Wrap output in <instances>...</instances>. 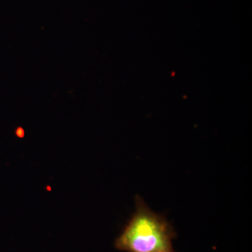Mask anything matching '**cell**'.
<instances>
[{"mask_svg": "<svg viewBox=\"0 0 252 252\" xmlns=\"http://www.w3.org/2000/svg\"><path fill=\"white\" fill-rule=\"evenodd\" d=\"M17 135L18 136H19V137H23V136L24 135V132H23L22 129H18L17 130Z\"/></svg>", "mask_w": 252, "mask_h": 252, "instance_id": "7a4b0ae2", "label": "cell"}, {"mask_svg": "<svg viewBox=\"0 0 252 252\" xmlns=\"http://www.w3.org/2000/svg\"><path fill=\"white\" fill-rule=\"evenodd\" d=\"M135 212L116 239L114 247L125 252H177L172 241L176 232L164 215L149 208L140 195Z\"/></svg>", "mask_w": 252, "mask_h": 252, "instance_id": "6da1fadb", "label": "cell"}]
</instances>
